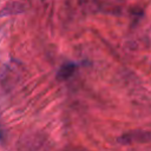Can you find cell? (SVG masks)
Instances as JSON below:
<instances>
[{"instance_id": "2", "label": "cell", "mask_w": 151, "mask_h": 151, "mask_svg": "<svg viewBox=\"0 0 151 151\" xmlns=\"http://www.w3.org/2000/svg\"><path fill=\"white\" fill-rule=\"evenodd\" d=\"M76 68H77L76 64H73V63H65V64L59 68V71H58V73H57V79L60 80V81L68 79V78L74 73Z\"/></svg>"}, {"instance_id": "3", "label": "cell", "mask_w": 151, "mask_h": 151, "mask_svg": "<svg viewBox=\"0 0 151 151\" xmlns=\"http://www.w3.org/2000/svg\"><path fill=\"white\" fill-rule=\"evenodd\" d=\"M0 138H1V131H0Z\"/></svg>"}, {"instance_id": "1", "label": "cell", "mask_w": 151, "mask_h": 151, "mask_svg": "<svg viewBox=\"0 0 151 151\" xmlns=\"http://www.w3.org/2000/svg\"><path fill=\"white\" fill-rule=\"evenodd\" d=\"M118 142L123 145L151 143V131L147 130H132L118 137Z\"/></svg>"}]
</instances>
